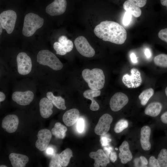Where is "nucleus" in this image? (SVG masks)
Returning a JSON list of instances; mask_svg holds the SVG:
<instances>
[{
	"label": "nucleus",
	"instance_id": "37998d69",
	"mask_svg": "<svg viewBox=\"0 0 167 167\" xmlns=\"http://www.w3.org/2000/svg\"><path fill=\"white\" fill-rule=\"evenodd\" d=\"M144 54L146 58H150L152 56V53L150 49L148 48H146L144 50Z\"/></svg>",
	"mask_w": 167,
	"mask_h": 167
},
{
	"label": "nucleus",
	"instance_id": "c03bdc74",
	"mask_svg": "<svg viewBox=\"0 0 167 167\" xmlns=\"http://www.w3.org/2000/svg\"><path fill=\"white\" fill-rule=\"evenodd\" d=\"M46 153L49 155H54V150L53 148L51 147H49L46 149Z\"/></svg>",
	"mask_w": 167,
	"mask_h": 167
},
{
	"label": "nucleus",
	"instance_id": "cd10ccee",
	"mask_svg": "<svg viewBox=\"0 0 167 167\" xmlns=\"http://www.w3.org/2000/svg\"><path fill=\"white\" fill-rule=\"evenodd\" d=\"M58 42L64 47L67 53L71 51L73 48L72 41L68 39L66 37L64 36H62L59 38Z\"/></svg>",
	"mask_w": 167,
	"mask_h": 167
},
{
	"label": "nucleus",
	"instance_id": "7ed1b4c3",
	"mask_svg": "<svg viewBox=\"0 0 167 167\" xmlns=\"http://www.w3.org/2000/svg\"><path fill=\"white\" fill-rule=\"evenodd\" d=\"M37 62L40 65L46 66L54 71L62 69L63 64L52 52L47 49L40 51L36 57Z\"/></svg>",
	"mask_w": 167,
	"mask_h": 167
},
{
	"label": "nucleus",
	"instance_id": "f03ea898",
	"mask_svg": "<svg viewBox=\"0 0 167 167\" xmlns=\"http://www.w3.org/2000/svg\"><path fill=\"white\" fill-rule=\"evenodd\" d=\"M82 76L91 89L99 90L104 87L105 76L101 69L97 68L91 70L85 69L82 72Z\"/></svg>",
	"mask_w": 167,
	"mask_h": 167
},
{
	"label": "nucleus",
	"instance_id": "4be33fe9",
	"mask_svg": "<svg viewBox=\"0 0 167 167\" xmlns=\"http://www.w3.org/2000/svg\"><path fill=\"white\" fill-rule=\"evenodd\" d=\"M101 92L99 90H93L91 89L85 91L83 93L84 97L90 100L91 104L90 105V109L93 111L98 110L100 108L98 104L94 99V97L100 96Z\"/></svg>",
	"mask_w": 167,
	"mask_h": 167
},
{
	"label": "nucleus",
	"instance_id": "79ce46f5",
	"mask_svg": "<svg viewBox=\"0 0 167 167\" xmlns=\"http://www.w3.org/2000/svg\"><path fill=\"white\" fill-rule=\"evenodd\" d=\"M130 58L131 62L133 63H135L138 62L137 58L134 53H132L131 54Z\"/></svg>",
	"mask_w": 167,
	"mask_h": 167
},
{
	"label": "nucleus",
	"instance_id": "de8ad7c7",
	"mask_svg": "<svg viewBox=\"0 0 167 167\" xmlns=\"http://www.w3.org/2000/svg\"><path fill=\"white\" fill-rule=\"evenodd\" d=\"M160 2L163 6L166 7L167 11V0H161Z\"/></svg>",
	"mask_w": 167,
	"mask_h": 167
},
{
	"label": "nucleus",
	"instance_id": "c9c22d12",
	"mask_svg": "<svg viewBox=\"0 0 167 167\" xmlns=\"http://www.w3.org/2000/svg\"><path fill=\"white\" fill-rule=\"evenodd\" d=\"M132 15L129 12L126 11L124 15L122 23L125 26H127L129 25L131 19Z\"/></svg>",
	"mask_w": 167,
	"mask_h": 167
},
{
	"label": "nucleus",
	"instance_id": "a18cd8bd",
	"mask_svg": "<svg viewBox=\"0 0 167 167\" xmlns=\"http://www.w3.org/2000/svg\"><path fill=\"white\" fill-rule=\"evenodd\" d=\"M6 99V96L5 94L2 91L0 92V102H2Z\"/></svg>",
	"mask_w": 167,
	"mask_h": 167
},
{
	"label": "nucleus",
	"instance_id": "6e6552de",
	"mask_svg": "<svg viewBox=\"0 0 167 167\" xmlns=\"http://www.w3.org/2000/svg\"><path fill=\"white\" fill-rule=\"evenodd\" d=\"M123 84L128 88H135L139 87L142 83L141 73L136 68L131 70V74H126L122 77Z\"/></svg>",
	"mask_w": 167,
	"mask_h": 167
},
{
	"label": "nucleus",
	"instance_id": "a878e982",
	"mask_svg": "<svg viewBox=\"0 0 167 167\" xmlns=\"http://www.w3.org/2000/svg\"><path fill=\"white\" fill-rule=\"evenodd\" d=\"M67 131L66 127L59 122H56L51 130L52 134L56 138L63 139L66 136Z\"/></svg>",
	"mask_w": 167,
	"mask_h": 167
},
{
	"label": "nucleus",
	"instance_id": "5701e85b",
	"mask_svg": "<svg viewBox=\"0 0 167 167\" xmlns=\"http://www.w3.org/2000/svg\"><path fill=\"white\" fill-rule=\"evenodd\" d=\"M46 96L58 109L62 110L66 109L65 100L61 96H55L52 92L49 91L46 93Z\"/></svg>",
	"mask_w": 167,
	"mask_h": 167
},
{
	"label": "nucleus",
	"instance_id": "a211bd4d",
	"mask_svg": "<svg viewBox=\"0 0 167 167\" xmlns=\"http://www.w3.org/2000/svg\"><path fill=\"white\" fill-rule=\"evenodd\" d=\"M147 0H127L123 4L125 10H128L133 13L140 11V8L144 6L146 4Z\"/></svg>",
	"mask_w": 167,
	"mask_h": 167
},
{
	"label": "nucleus",
	"instance_id": "1a4fd4ad",
	"mask_svg": "<svg viewBox=\"0 0 167 167\" xmlns=\"http://www.w3.org/2000/svg\"><path fill=\"white\" fill-rule=\"evenodd\" d=\"M113 120L112 116L109 114L105 113L100 118L95 127V133L100 136L105 135L109 130Z\"/></svg>",
	"mask_w": 167,
	"mask_h": 167
},
{
	"label": "nucleus",
	"instance_id": "393cba45",
	"mask_svg": "<svg viewBox=\"0 0 167 167\" xmlns=\"http://www.w3.org/2000/svg\"><path fill=\"white\" fill-rule=\"evenodd\" d=\"M72 156H73V152L69 148H66L59 154V161L61 166L66 167L69 162Z\"/></svg>",
	"mask_w": 167,
	"mask_h": 167
},
{
	"label": "nucleus",
	"instance_id": "e433bc0d",
	"mask_svg": "<svg viewBox=\"0 0 167 167\" xmlns=\"http://www.w3.org/2000/svg\"><path fill=\"white\" fill-rule=\"evenodd\" d=\"M149 165L151 167H161L157 159L153 156H151L149 159Z\"/></svg>",
	"mask_w": 167,
	"mask_h": 167
},
{
	"label": "nucleus",
	"instance_id": "6ab92c4d",
	"mask_svg": "<svg viewBox=\"0 0 167 167\" xmlns=\"http://www.w3.org/2000/svg\"><path fill=\"white\" fill-rule=\"evenodd\" d=\"M151 133V128L148 126H143L141 129L140 142L142 148L144 150L148 151L151 148L149 141Z\"/></svg>",
	"mask_w": 167,
	"mask_h": 167
},
{
	"label": "nucleus",
	"instance_id": "72a5a7b5",
	"mask_svg": "<svg viewBox=\"0 0 167 167\" xmlns=\"http://www.w3.org/2000/svg\"><path fill=\"white\" fill-rule=\"evenodd\" d=\"M159 38L167 44V28L161 29L158 34Z\"/></svg>",
	"mask_w": 167,
	"mask_h": 167
},
{
	"label": "nucleus",
	"instance_id": "8fccbe9b",
	"mask_svg": "<svg viewBox=\"0 0 167 167\" xmlns=\"http://www.w3.org/2000/svg\"><path fill=\"white\" fill-rule=\"evenodd\" d=\"M165 94H166V96H167V87L165 89Z\"/></svg>",
	"mask_w": 167,
	"mask_h": 167
},
{
	"label": "nucleus",
	"instance_id": "aec40b11",
	"mask_svg": "<svg viewBox=\"0 0 167 167\" xmlns=\"http://www.w3.org/2000/svg\"><path fill=\"white\" fill-rule=\"evenodd\" d=\"M119 150L120 152L118 156L122 164H126L131 160L132 155L127 141H124L122 143L119 147Z\"/></svg>",
	"mask_w": 167,
	"mask_h": 167
},
{
	"label": "nucleus",
	"instance_id": "ddd939ff",
	"mask_svg": "<svg viewBox=\"0 0 167 167\" xmlns=\"http://www.w3.org/2000/svg\"><path fill=\"white\" fill-rule=\"evenodd\" d=\"M66 6V0H54L47 6L46 12L52 16L60 15L65 11Z\"/></svg>",
	"mask_w": 167,
	"mask_h": 167
},
{
	"label": "nucleus",
	"instance_id": "39448f33",
	"mask_svg": "<svg viewBox=\"0 0 167 167\" xmlns=\"http://www.w3.org/2000/svg\"><path fill=\"white\" fill-rule=\"evenodd\" d=\"M17 18L16 12L12 10L2 12L0 14V23L2 28L5 29L8 34L13 31Z\"/></svg>",
	"mask_w": 167,
	"mask_h": 167
},
{
	"label": "nucleus",
	"instance_id": "c756f323",
	"mask_svg": "<svg viewBox=\"0 0 167 167\" xmlns=\"http://www.w3.org/2000/svg\"><path fill=\"white\" fill-rule=\"evenodd\" d=\"M161 167H167V150L162 149L158 156L157 159Z\"/></svg>",
	"mask_w": 167,
	"mask_h": 167
},
{
	"label": "nucleus",
	"instance_id": "2eb2a0df",
	"mask_svg": "<svg viewBox=\"0 0 167 167\" xmlns=\"http://www.w3.org/2000/svg\"><path fill=\"white\" fill-rule=\"evenodd\" d=\"M89 156L95 161L94 167H105L109 163L108 157L101 149H99L96 152H91Z\"/></svg>",
	"mask_w": 167,
	"mask_h": 167
},
{
	"label": "nucleus",
	"instance_id": "7c9ffc66",
	"mask_svg": "<svg viewBox=\"0 0 167 167\" xmlns=\"http://www.w3.org/2000/svg\"><path fill=\"white\" fill-rule=\"evenodd\" d=\"M128 126V123L127 120L124 119H121L115 124L114 131L117 133H120L126 128Z\"/></svg>",
	"mask_w": 167,
	"mask_h": 167
},
{
	"label": "nucleus",
	"instance_id": "4468645a",
	"mask_svg": "<svg viewBox=\"0 0 167 167\" xmlns=\"http://www.w3.org/2000/svg\"><path fill=\"white\" fill-rule=\"evenodd\" d=\"M19 123L18 116L14 114H9L5 116L2 120V127L7 132L13 133L17 130Z\"/></svg>",
	"mask_w": 167,
	"mask_h": 167
},
{
	"label": "nucleus",
	"instance_id": "f704fd0d",
	"mask_svg": "<svg viewBox=\"0 0 167 167\" xmlns=\"http://www.w3.org/2000/svg\"><path fill=\"white\" fill-rule=\"evenodd\" d=\"M84 121L83 119H79L76 124V128L78 131L80 133H82L84 131Z\"/></svg>",
	"mask_w": 167,
	"mask_h": 167
},
{
	"label": "nucleus",
	"instance_id": "ea45409f",
	"mask_svg": "<svg viewBox=\"0 0 167 167\" xmlns=\"http://www.w3.org/2000/svg\"><path fill=\"white\" fill-rule=\"evenodd\" d=\"M110 158L111 161L114 162L117 160V156L115 152H111L110 154Z\"/></svg>",
	"mask_w": 167,
	"mask_h": 167
},
{
	"label": "nucleus",
	"instance_id": "2f4dec72",
	"mask_svg": "<svg viewBox=\"0 0 167 167\" xmlns=\"http://www.w3.org/2000/svg\"><path fill=\"white\" fill-rule=\"evenodd\" d=\"M53 47L57 54L63 55L67 53L64 47L58 42H56L54 43Z\"/></svg>",
	"mask_w": 167,
	"mask_h": 167
},
{
	"label": "nucleus",
	"instance_id": "423d86ee",
	"mask_svg": "<svg viewBox=\"0 0 167 167\" xmlns=\"http://www.w3.org/2000/svg\"><path fill=\"white\" fill-rule=\"evenodd\" d=\"M17 71L20 75L25 76L31 72L32 63L30 57L24 52L19 53L16 57Z\"/></svg>",
	"mask_w": 167,
	"mask_h": 167
},
{
	"label": "nucleus",
	"instance_id": "f257e3e1",
	"mask_svg": "<svg viewBox=\"0 0 167 167\" xmlns=\"http://www.w3.org/2000/svg\"><path fill=\"white\" fill-rule=\"evenodd\" d=\"M94 32L96 36L104 41L117 44H123L126 39L127 32L124 28L113 21L101 22L95 27Z\"/></svg>",
	"mask_w": 167,
	"mask_h": 167
},
{
	"label": "nucleus",
	"instance_id": "4c0bfd02",
	"mask_svg": "<svg viewBox=\"0 0 167 167\" xmlns=\"http://www.w3.org/2000/svg\"><path fill=\"white\" fill-rule=\"evenodd\" d=\"M110 141V139L104 136L101 137L100 139L101 143L102 146H107Z\"/></svg>",
	"mask_w": 167,
	"mask_h": 167
},
{
	"label": "nucleus",
	"instance_id": "58836bf2",
	"mask_svg": "<svg viewBox=\"0 0 167 167\" xmlns=\"http://www.w3.org/2000/svg\"><path fill=\"white\" fill-rule=\"evenodd\" d=\"M140 159L141 162V167H147V165L148 164V161L147 159L145 157L141 156Z\"/></svg>",
	"mask_w": 167,
	"mask_h": 167
},
{
	"label": "nucleus",
	"instance_id": "49530a36",
	"mask_svg": "<svg viewBox=\"0 0 167 167\" xmlns=\"http://www.w3.org/2000/svg\"><path fill=\"white\" fill-rule=\"evenodd\" d=\"M104 150L106 152L107 155L109 156L111 153V151L112 149V148L111 147L109 148L105 147L104 148Z\"/></svg>",
	"mask_w": 167,
	"mask_h": 167
},
{
	"label": "nucleus",
	"instance_id": "9d476101",
	"mask_svg": "<svg viewBox=\"0 0 167 167\" xmlns=\"http://www.w3.org/2000/svg\"><path fill=\"white\" fill-rule=\"evenodd\" d=\"M12 100L21 105H29L33 100L34 94L32 91L28 90L25 91H15L11 96Z\"/></svg>",
	"mask_w": 167,
	"mask_h": 167
},
{
	"label": "nucleus",
	"instance_id": "412c9836",
	"mask_svg": "<svg viewBox=\"0 0 167 167\" xmlns=\"http://www.w3.org/2000/svg\"><path fill=\"white\" fill-rule=\"evenodd\" d=\"M9 157L13 167H24L29 161L28 157L22 154L12 153Z\"/></svg>",
	"mask_w": 167,
	"mask_h": 167
},
{
	"label": "nucleus",
	"instance_id": "a19ab883",
	"mask_svg": "<svg viewBox=\"0 0 167 167\" xmlns=\"http://www.w3.org/2000/svg\"><path fill=\"white\" fill-rule=\"evenodd\" d=\"M161 121L165 124H167V111L163 113L161 116Z\"/></svg>",
	"mask_w": 167,
	"mask_h": 167
},
{
	"label": "nucleus",
	"instance_id": "09e8293b",
	"mask_svg": "<svg viewBox=\"0 0 167 167\" xmlns=\"http://www.w3.org/2000/svg\"><path fill=\"white\" fill-rule=\"evenodd\" d=\"M0 34L1 35V33H2V26H1V25H0Z\"/></svg>",
	"mask_w": 167,
	"mask_h": 167
},
{
	"label": "nucleus",
	"instance_id": "b1692460",
	"mask_svg": "<svg viewBox=\"0 0 167 167\" xmlns=\"http://www.w3.org/2000/svg\"><path fill=\"white\" fill-rule=\"evenodd\" d=\"M162 108L161 104L159 102H153L149 104L146 108L145 113L147 115L155 117L160 113Z\"/></svg>",
	"mask_w": 167,
	"mask_h": 167
},
{
	"label": "nucleus",
	"instance_id": "9b49d317",
	"mask_svg": "<svg viewBox=\"0 0 167 167\" xmlns=\"http://www.w3.org/2000/svg\"><path fill=\"white\" fill-rule=\"evenodd\" d=\"M128 101V98L125 94L121 92L116 93L110 99V108L113 111H118L126 105Z\"/></svg>",
	"mask_w": 167,
	"mask_h": 167
},
{
	"label": "nucleus",
	"instance_id": "3c124183",
	"mask_svg": "<svg viewBox=\"0 0 167 167\" xmlns=\"http://www.w3.org/2000/svg\"><path fill=\"white\" fill-rule=\"evenodd\" d=\"M0 167H6L7 166L5 165H1L0 166Z\"/></svg>",
	"mask_w": 167,
	"mask_h": 167
},
{
	"label": "nucleus",
	"instance_id": "f3484780",
	"mask_svg": "<svg viewBox=\"0 0 167 167\" xmlns=\"http://www.w3.org/2000/svg\"><path fill=\"white\" fill-rule=\"evenodd\" d=\"M79 110L76 109H72L66 111L64 114L62 120L67 126H73L79 119Z\"/></svg>",
	"mask_w": 167,
	"mask_h": 167
},
{
	"label": "nucleus",
	"instance_id": "dca6fc26",
	"mask_svg": "<svg viewBox=\"0 0 167 167\" xmlns=\"http://www.w3.org/2000/svg\"><path fill=\"white\" fill-rule=\"evenodd\" d=\"M53 105L47 97H43L40 100L39 103L40 111L42 118H47L52 114Z\"/></svg>",
	"mask_w": 167,
	"mask_h": 167
},
{
	"label": "nucleus",
	"instance_id": "473e14b6",
	"mask_svg": "<svg viewBox=\"0 0 167 167\" xmlns=\"http://www.w3.org/2000/svg\"><path fill=\"white\" fill-rule=\"evenodd\" d=\"M59 154H55L53 156L49 162V167H61L59 164L58 160Z\"/></svg>",
	"mask_w": 167,
	"mask_h": 167
},
{
	"label": "nucleus",
	"instance_id": "f8f14e48",
	"mask_svg": "<svg viewBox=\"0 0 167 167\" xmlns=\"http://www.w3.org/2000/svg\"><path fill=\"white\" fill-rule=\"evenodd\" d=\"M38 139L35 143L36 147L39 150L45 151L48 147L52 137V133L47 129H42L38 132Z\"/></svg>",
	"mask_w": 167,
	"mask_h": 167
},
{
	"label": "nucleus",
	"instance_id": "c85d7f7f",
	"mask_svg": "<svg viewBox=\"0 0 167 167\" xmlns=\"http://www.w3.org/2000/svg\"><path fill=\"white\" fill-rule=\"evenodd\" d=\"M155 64L162 67H167V55L161 54L156 56L154 59Z\"/></svg>",
	"mask_w": 167,
	"mask_h": 167
},
{
	"label": "nucleus",
	"instance_id": "bb28decb",
	"mask_svg": "<svg viewBox=\"0 0 167 167\" xmlns=\"http://www.w3.org/2000/svg\"><path fill=\"white\" fill-rule=\"evenodd\" d=\"M154 91L152 88L146 89L143 91L139 96L141 104L145 105L150 98L154 94Z\"/></svg>",
	"mask_w": 167,
	"mask_h": 167
},
{
	"label": "nucleus",
	"instance_id": "20e7f679",
	"mask_svg": "<svg viewBox=\"0 0 167 167\" xmlns=\"http://www.w3.org/2000/svg\"><path fill=\"white\" fill-rule=\"evenodd\" d=\"M44 19L37 14L30 13L24 17L22 33L26 37L32 36L43 25Z\"/></svg>",
	"mask_w": 167,
	"mask_h": 167
},
{
	"label": "nucleus",
	"instance_id": "0eeeda50",
	"mask_svg": "<svg viewBox=\"0 0 167 167\" xmlns=\"http://www.w3.org/2000/svg\"><path fill=\"white\" fill-rule=\"evenodd\" d=\"M74 44L77 50L82 56L91 58L94 55V49L84 36H80L76 38Z\"/></svg>",
	"mask_w": 167,
	"mask_h": 167
}]
</instances>
